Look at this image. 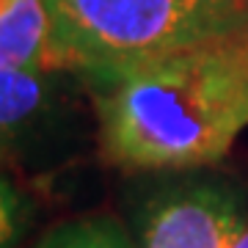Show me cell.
Here are the masks:
<instances>
[{"label":"cell","instance_id":"6da1fadb","mask_svg":"<svg viewBox=\"0 0 248 248\" xmlns=\"http://www.w3.org/2000/svg\"><path fill=\"white\" fill-rule=\"evenodd\" d=\"M89 89L116 169H210L248 130V28L124 63Z\"/></svg>","mask_w":248,"mask_h":248},{"label":"cell","instance_id":"7a4b0ae2","mask_svg":"<svg viewBox=\"0 0 248 248\" xmlns=\"http://www.w3.org/2000/svg\"><path fill=\"white\" fill-rule=\"evenodd\" d=\"M45 6L69 72L86 80L248 28V0H45Z\"/></svg>","mask_w":248,"mask_h":248},{"label":"cell","instance_id":"3957f363","mask_svg":"<svg viewBox=\"0 0 248 248\" xmlns=\"http://www.w3.org/2000/svg\"><path fill=\"white\" fill-rule=\"evenodd\" d=\"M248 213V190L210 169L160 171L130 202L138 248H229Z\"/></svg>","mask_w":248,"mask_h":248},{"label":"cell","instance_id":"277c9868","mask_svg":"<svg viewBox=\"0 0 248 248\" xmlns=\"http://www.w3.org/2000/svg\"><path fill=\"white\" fill-rule=\"evenodd\" d=\"M61 75L0 66V157L25 152L50 130L61 108Z\"/></svg>","mask_w":248,"mask_h":248},{"label":"cell","instance_id":"5b68a950","mask_svg":"<svg viewBox=\"0 0 248 248\" xmlns=\"http://www.w3.org/2000/svg\"><path fill=\"white\" fill-rule=\"evenodd\" d=\"M0 66L69 72L45 0H0Z\"/></svg>","mask_w":248,"mask_h":248},{"label":"cell","instance_id":"8992f818","mask_svg":"<svg viewBox=\"0 0 248 248\" xmlns=\"http://www.w3.org/2000/svg\"><path fill=\"white\" fill-rule=\"evenodd\" d=\"M36 248H138L133 234L110 215L63 221L39 240Z\"/></svg>","mask_w":248,"mask_h":248},{"label":"cell","instance_id":"52a82bcc","mask_svg":"<svg viewBox=\"0 0 248 248\" xmlns=\"http://www.w3.org/2000/svg\"><path fill=\"white\" fill-rule=\"evenodd\" d=\"M31 207L3 171H0V248H14L25 234Z\"/></svg>","mask_w":248,"mask_h":248},{"label":"cell","instance_id":"ba28073f","mask_svg":"<svg viewBox=\"0 0 248 248\" xmlns=\"http://www.w3.org/2000/svg\"><path fill=\"white\" fill-rule=\"evenodd\" d=\"M229 248H248V213H246V218H243V223L237 226V232H234Z\"/></svg>","mask_w":248,"mask_h":248}]
</instances>
